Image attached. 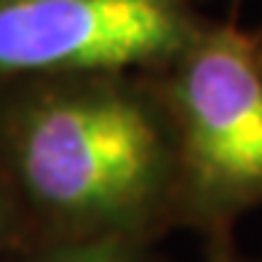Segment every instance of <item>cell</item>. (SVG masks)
I'll return each mask as SVG.
<instances>
[{"label": "cell", "instance_id": "cell-1", "mask_svg": "<svg viewBox=\"0 0 262 262\" xmlns=\"http://www.w3.org/2000/svg\"><path fill=\"white\" fill-rule=\"evenodd\" d=\"M14 166L27 195L80 238H139L166 206H177L169 115L121 86L32 102L14 126Z\"/></svg>", "mask_w": 262, "mask_h": 262}, {"label": "cell", "instance_id": "cell-2", "mask_svg": "<svg viewBox=\"0 0 262 262\" xmlns=\"http://www.w3.org/2000/svg\"><path fill=\"white\" fill-rule=\"evenodd\" d=\"M171 64L177 206L217 233L262 201V38L198 30Z\"/></svg>", "mask_w": 262, "mask_h": 262}, {"label": "cell", "instance_id": "cell-3", "mask_svg": "<svg viewBox=\"0 0 262 262\" xmlns=\"http://www.w3.org/2000/svg\"><path fill=\"white\" fill-rule=\"evenodd\" d=\"M195 32L182 0H0V75L163 64Z\"/></svg>", "mask_w": 262, "mask_h": 262}, {"label": "cell", "instance_id": "cell-4", "mask_svg": "<svg viewBox=\"0 0 262 262\" xmlns=\"http://www.w3.org/2000/svg\"><path fill=\"white\" fill-rule=\"evenodd\" d=\"M30 262H152L134 235H91Z\"/></svg>", "mask_w": 262, "mask_h": 262}, {"label": "cell", "instance_id": "cell-5", "mask_svg": "<svg viewBox=\"0 0 262 262\" xmlns=\"http://www.w3.org/2000/svg\"><path fill=\"white\" fill-rule=\"evenodd\" d=\"M206 262H238L235 246L230 244V238L225 235L222 230L214 233L211 246H209V254H206Z\"/></svg>", "mask_w": 262, "mask_h": 262}, {"label": "cell", "instance_id": "cell-6", "mask_svg": "<svg viewBox=\"0 0 262 262\" xmlns=\"http://www.w3.org/2000/svg\"><path fill=\"white\" fill-rule=\"evenodd\" d=\"M0 228H3V211H0Z\"/></svg>", "mask_w": 262, "mask_h": 262}]
</instances>
